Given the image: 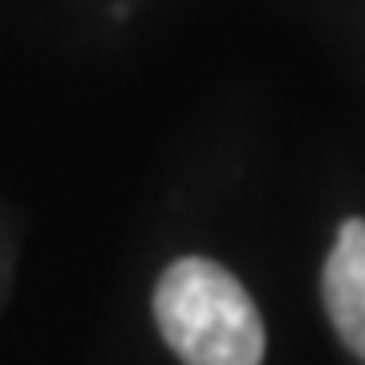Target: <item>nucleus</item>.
<instances>
[{
	"label": "nucleus",
	"mask_w": 365,
	"mask_h": 365,
	"mask_svg": "<svg viewBox=\"0 0 365 365\" xmlns=\"http://www.w3.org/2000/svg\"><path fill=\"white\" fill-rule=\"evenodd\" d=\"M325 313L345 349L365 361V220H345L321 276Z\"/></svg>",
	"instance_id": "f03ea898"
},
{
	"label": "nucleus",
	"mask_w": 365,
	"mask_h": 365,
	"mask_svg": "<svg viewBox=\"0 0 365 365\" xmlns=\"http://www.w3.org/2000/svg\"><path fill=\"white\" fill-rule=\"evenodd\" d=\"M155 317L175 357L187 365H260L264 321L252 297L215 260L170 264L155 288Z\"/></svg>",
	"instance_id": "f257e3e1"
}]
</instances>
